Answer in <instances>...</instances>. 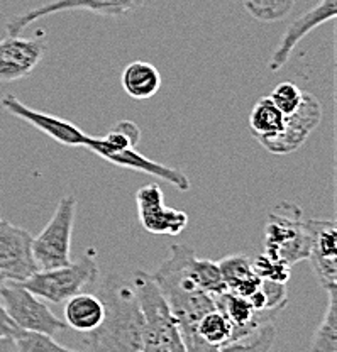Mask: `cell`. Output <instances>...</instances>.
<instances>
[{
    "label": "cell",
    "instance_id": "obj_1",
    "mask_svg": "<svg viewBox=\"0 0 337 352\" xmlns=\"http://www.w3.org/2000/svg\"><path fill=\"white\" fill-rule=\"evenodd\" d=\"M188 251L190 248L183 244L171 245L153 278L177 318L185 351L207 352L210 349L197 336V324L207 311L214 310L215 302L214 296L202 292L186 276L185 258Z\"/></svg>",
    "mask_w": 337,
    "mask_h": 352
},
{
    "label": "cell",
    "instance_id": "obj_2",
    "mask_svg": "<svg viewBox=\"0 0 337 352\" xmlns=\"http://www.w3.org/2000/svg\"><path fill=\"white\" fill-rule=\"evenodd\" d=\"M105 315L94 332L83 333V346L90 351H142V318L133 285L109 274L98 285Z\"/></svg>",
    "mask_w": 337,
    "mask_h": 352
},
{
    "label": "cell",
    "instance_id": "obj_3",
    "mask_svg": "<svg viewBox=\"0 0 337 352\" xmlns=\"http://www.w3.org/2000/svg\"><path fill=\"white\" fill-rule=\"evenodd\" d=\"M133 285L142 318V352L185 351L178 322L153 274L138 271Z\"/></svg>",
    "mask_w": 337,
    "mask_h": 352
},
{
    "label": "cell",
    "instance_id": "obj_4",
    "mask_svg": "<svg viewBox=\"0 0 337 352\" xmlns=\"http://www.w3.org/2000/svg\"><path fill=\"white\" fill-rule=\"evenodd\" d=\"M98 280V263L94 249L87 251L78 261L63 266L38 270L23 281L29 292L51 303H63L73 295L85 292Z\"/></svg>",
    "mask_w": 337,
    "mask_h": 352
},
{
    "label": "cell",
    "instance_id": "obj_5",
    "mask_svg": "<svg viewBox=\"0 0 337 352\" xmlns=\"http://www.w3.org/2000/svg\"><path fill=\"white\" fill-rule=\"evenodd\" d=\"M310 237L302 208L292 201H281L270 212L265 227V254L293 264L309 258Z\"/></svg>",
    "mask_w": 337,
    "mask_h": 352
},
{
    "label": "cell",
    "instance_id": "obj_6",
    "mask_svg": "<svg viewBox=\"0 0 337 352\" xmlns=\"http://www.w3.org/2000/svg\"><path fill=\"white\" fill-rule=\"evenodd\" d=\"M76 215V198L65 195L53 217L38 237H32V256L38 270L63 266L72 261V234Z\"/></svg>",
    "mask_w": 337,
    "mask_h": 352
},
{
    "label": "cell",
    "instance_id": "obj_7",
    "mask_svg": "<svg viewBox=\"0 0 337 352\" xmlns=\"http://www.w3.org/2000/svg\"><path fill=\"white\" fill-rule=\"evenodd\" d=\"M0 303L6 307L14 322L24 330L54 336L67 329V324L58 318L38 295L29 292L23 281H3L0 286Z\"/></svg>",
    "mask_w": 337,
    "mask_h": 352
},
{
    "label": "cell",
    "instance_id": "obj_8",
    "mask_svg": "<svg viewBox=\"0 0 337 352\" xmlns=\"http://www.w3.org/2000/svg\"><path fill=\"white\" fill-rule=\"evenodd\" d=\"M148 0H50L43 6L17 14L7 22V34H21L32 22L53 14L68 12V10H89L91 14L107 17H120L127 12L138 10Z\"/></svg>",
    "mask_w": 337,
    "mask_h": 352
},
{
    "label": "cell",
    "instance_id": "obj_9",
    "mask_svg": "<svg viewBox=\"0 0 337 352\" xmlns=\"http://www.w3.org/2000/svg\"><path fill=\"white\" fill-rule=\"evenodd\" d=\"M322 120V105L312 94H303L302 104L295 112L283 117V127L271 138H259V144L271 154H292L298 151Z\"/></svg>",
    "mask_w": 337,
    "mask_h": 352
},
{
    "label": "cell",
    "instance_id": "obj_10",
    "mask_svg": "<svg viewBox=\"0 0 337 352\" xmlns=\"http://www.w3.org/2000/svg\"><path fill=\"white\" fill-rule=\"evenodd\" d=\"M138 217L144 230L157 236H178L188 226V214L164 205L163 190L157 183H148L135 192Z\"/></svg>",
    "mask_w": 337,
    "mask_h": 352
},
{
    "label": "cell",
    "instance_id": "obj_11",
    "mask_svg": "<svg viewBox=\"0 0 337 352\" xmlns=\"http://www.w3.org/2000/svg\"><path fill=\"white\" fill-rule=\"evenodd\" d=\"M310 237L309 261L324 292L337 289V226L334 220L307 219Z\"/></svg>",
    "mask_w": 337,
    "mask_h": 352
},
{
    "label": "cell",
    "instance_id": "obj_12",
    "mask_svg": "<svg viewBox=\"0 0 337 352\" xmlns=\"http://www.w3.org/2000/svg\"><path fill=\"white\" fill-rule=\"evenodd\" d=\"M36 271L31 232L0 219V273L7 280L25 281Z\"/></svg>",
    "mask_w": 337,
    "mask_h": 352
},
{
    "label": "cell",
    "instance_id": "obj_13",
    "mask_svg": "<svg viewBox=\"0 0 337 352\" xmlns=\"http://www.w3.org/2000/svg\"><path fill=\"white\" fill-rule=\"evenodd\" d=\"M0 104H2V109L9 112L10 116L17 117V119L28 122L29 126L36 127L43 134H46L47 138L60 142L61 146H68V148H85L87 146L90 135L85 134L80 127H76L75 124L69 122L67 119H61V117L28 107L24 102H21L14 95H6Z\"/></svg>",
    "mask_w": 337,
    "mask_h": 352
},
{
    "label": "cell",
    "instance_id": "obj_14",
    "mask_svg": "<svg viewBox=\"0 0 337 352\" xmlns=\"http://www.w3.org/2000/svg\"><path fill=\"white\" fill-rule=\"evenodd\" d=\"M45 54L46 43L43 39L7 34L0 41V82L10 83L25 78L41 63Z\"/></svg>",
    "mask_w": 337,
    "mask_h": 352
},
{
    "label": "cell",
    "instance_id": "obj_15",
    "mask_svg": "<svg viewBox=\"0 0 337 352\" xmlns=\"http://www.w3.org/2000/svg\"><path fill=\"white\" fill-rule=\"evenodd\" d=\"M337 16V0H320L317 6L312 9L303 12L302 16L296 17L287 28V31L281 36L280 44L276 46L274 53L271 54L268 66L273 73L280 72L285 65L290 60L293 50L296 44L302 41L307 34L315 31L318 25L325 24V22L336 19Z\"/></svg>",
    "mask_w": 337,
    "mask_h": 352
},
{
    "label": "cell",
    "instance_id": "obj_16",
    "mask_svg": "<svg viewBox=\"0 0 337 352\" xmlns=\"http://www.w3.org/2000/svg\"><path fill=\"white\" fill-rule=\"evenodd\" d=\"M105 161L111 164H116V166L127 168V170L155 176V178H160L163 179V182L170 183L171 186H175V188L180 190V192H188L190 186H192L188 176L183 173V171L175 170V168L166 166V164L156 163V161L153 160H148V157L142 156V154L135 149V146L122 149V151L116 154H111V156L105 157Z\"/></svg>",
    "mask_w": 337,
    "mask_h": 352
},
{
    "label": "cell",
    "instance_id": "obj_17",
    "mask_svg": "<svg viewBox=\"0 0 337 352\" xmlns=\"http://www.w3.org/2000/svg\"><path fill=\"white\" fill-rule=\"evenodd\" d=\"M104 315V302L97 293L82 292L68 298L65 305V324L80 333L94 332L102 324Z\"/></svg>",
    "mask_w": 337,
    "mask_h": 352
},
{
    "label": "cell",
    "instance_id": "obj_18",
    "mask_svg": "<svg viewBox=\"0 0 337 352\" xmlns=\"http://www.w3.org/2000/svg\"><path fill=\"white\" fill-rule=\"evenodd\" d=\"M120 83L131 98L148 100L160 91L161 75L156 66L148 61H133L124 68Z\"/></svg>",
    "mask_w": 337,
    "mask_h": 352
},
{
    "label": "cell",
    "instance_id": "obj_19",
    "mask_svg": "<svg viewBox=\"0 0 337 352\" xmlns=\"http://www.w3.org/2000/svg\"><path fill=\"white\" fill-rule=\"evenodd\" d=\"M139 139H141V129H139L138 124L133 120H120L104 138H91L90 135L85 148L102 160H105L111 154L138 146Z\"/></svg>",
    "mask_w": 337,
    "mask_h": 352
},
{
    "label": "cell",
    "instance_id": "obj_20",
    "mask_svg": "<svg viewBox=\"0 0 337 352\" xmlns=\"http://www.w3.org/2000/svg\"><path fill=\"white\" fill-rule=\"evenodd\" d=\"M185 273L193 285L210 296H217L227 289L219 263L212 259H200L193 249H190L185 258Z\"/></svg>",
    "mask_w": 337,
    "mask_h": 352
},
{
    "label": "cell",
    "instance_id": "obj_21",
    "mask_svg": "<svg viewBox=\"0 0 337 352\" xmlns=\"http://www.w3.org/2000/svg\"><path fill=\"white\" fill-rule=\"evenodd\" d=\"M283 113L273 104L270 95L259 98L249 116V129L256 139L271 138L283 127Z\"/></svg>",
    "mask_w": 337,
    "mask_h": 352
},
{
    "label": "cell",
    "instance_id": "obj_22",
    "mask_svg": "<svg viewBox=\"0 0 337 352\" xmlns=\"http://www.w3.org/2000/svg\"><path fill=\"white\" fill-rule=\"evenodd\" d=\"M197 336L210 351H222L232 337V325L221 310L214 308L200 318Z\"/></svg>",
    "mask_w": 337,
    "mask_h": 352
},
{
    "label": "cell",
    "instance_id": "obj_23",
    "mask_svg": "<svg viewBox=\"0 0 337 352\" xmlns=\"http://www.w3.org/2000/svg\"><path fill=\"white\" fill-rule=\"evenodd\" d=\"M274 339H276V327H274V318L261 320L229 342L222 351L227 352H246V351H270L273 347Z\"/></svg>",
    "mask_w": 337,
    "mask_h": 352
},
{
    "label": "cell",
    "instance_id": "obj_24",
    "mask_svg": "<svg viewBox=\"0 0 337 352\" xmlns=\"http://www.w3.org/2000/svg\"><path fill=\"white\" fill-rule=\"evenodd\" d=\"M325 295H327V308L320 325L314 333L310 344L312 352H337V289L325 292Z\"/></svg>",
    "mask_w": 337,
    "mask_h": 352
},
{
    "label": "cell",
    "instance_id": "obj_25",
    "mask_svg": "<svg viewBox=\"0 0 337 352\" xmlns=\"http://www.w3.org/2000/svg\"><path fill=\"white\" fill-rule=\"evenodd\" d=\"M246 12L259 22H280L292 12L295 0H243Z\"/></svg>",
    "mask_w": 337,
    "mask_h": 352
},
{
    "label": "cell",
    "instance_id": "obj_26",
    "mask_svg": "<svg viewBox=\"0 0 337 352\" xmlns=\"http://www.w3.org/2000/svg\"><path fill=\"white\" fill-rule=\"evenodd\" d=\"M219 263L221 267L222 278H224V283L229 292L236 289L237 286L243 285L244 281H248L249 278L256 276L254 271H252L251 258L246 254H234V256H226Z\"/></svg>",
    "mask_w": 337,
    "mask_h": 352
},
{
    "label": "cell",
    "instance_id": "obj_27",
    "mask_svg": "<svg viewBox=\"0 0 337 352\" xmlns=\"http://www.w3.org/2000/svg\"><path fill=\"white\" fill-rule=\"evenodd\" d=\"M17 352H58L68 351L63 344L56 342L53 336L43 332H34V330H21L14 339Z\"/></svg>",
    "mask_w": 337,
    "mask_h": 352
},
{
    "label": "cell",
    "instance_id": "obj_28",
    "mask_svg": "<svg viewBox=\"0 0 337 352\" xmlns=\"http://www.w3.org/2000/svg\"><path fill=\"white\" fill-rule=\"evenodd\" d=\"M251 264L254 274L261 280L283 281V283L290 280L292 266L285 261H278V259L270 258L266 254H259L254 259H251Z\"/></svg>",
    "mask_w": 337,
    "mask_h": 352
},
{
    "label": "cell",
    "instance_id": "obj_29",
    "mask_svg": "<svg viewBox=\"0 0 337 352\" xmlns=\"http://www.w3.org/2000/svg\"><path fill=\"white\" fill-rule=\"evenodd\" d=\"M270 98L281 110L283 116H288V113L295 112L298 105L302 104L303 91L293 82H281L280 85L274 87V90L271 91Z\"/></svg>",
    "mask_w": 337,
    "mask_h": 352
},
{
    "label": "cell",
    "instance_id": "obj_30",
    "mask_svg": "<svg viewBox=\"0 0 337 352\" xmlns=\"http://www.w3.org/2000/svg\"><path fill=\"white\" fill-rule=\"evenodd\" d=\"M259 288H261L263 295L266 298V310L280 314L287 307V283H283V281L261 280L259 281Z\"/></svg>",
    "mask_w": 337,
    "mask_h": 352
},
{
    "label": "cell",
    "instance_id": "obj_31",
    "mask_svg": "<svg viewBox=\"0 0 337 352\" xmlns=\"http://www.w3.org/2000/svg\"><path fill=\"white\" fill-rule=\"evenodd\" d=\"M21 330L23 329L14 322V318L10 317L6 307L0 303V340H14Z\"/></svg>",
    "mask_w": 337,
    "mask_h": 352
},
{
    "label": "cell",
    "instance_id": "obj_32",
    "mask_svg": "<svg viewBox=\"0 0 337 352\" xmlns=\"http://www.w3.org/2000/svg\"><path fill=\"white\" fill-rule=\"evenodd\" d=\"M16 351V344L14 340H0V352H10Z\"/></svg>",
    "mask_w": 337,
    "mask_h": 352
},
{
    "label": "cell",
    "instance_id": "obj_33",
    "mask_svg": "<svg viewBox=\"0 0 337 352\" xmlns=\"http://www.w3.org/2000/svg\"><path fill=\"white\" fill-rule=\"evenodd\" d=\"M7 280V278L6 276H3V274L2 273H0V286H2L3 285V281H6Z\"/></svg>",
    "mask_w": 337,
    "mask_h": 352
},
{
    "label": "cell",
    "instance_id": "obj_34",
    "mask_svg": "<svg viewBox=\"0 0 337 352\" xmlns=\"http://www.w3.org/2000/svg\"><path fill=\"white\" fill-rule=\"evenodd\" d=\"M0 219H2V217H0Z\"/></svg>",
    "mask_w": 337,
    "mask_h": 352
}]
</instances>
